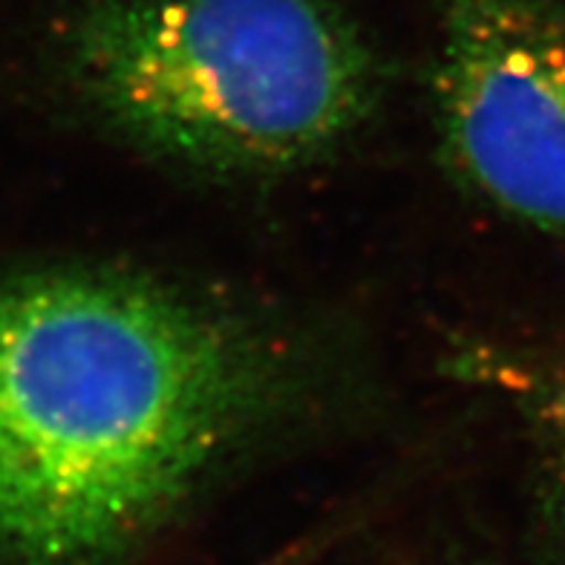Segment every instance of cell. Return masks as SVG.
Masks as SVG:
<instances>
[{"label": "cell", "instance_id": "cell-1", "mask_svg": "<svg viewBox=\"0 0 565 565\" xmlns=\"http://www.w3.org/2000/svg\"><path fill=\"white\" fill-rule=\"evenodd\" d=\"M309 390L280 329L116 268L0 277V557L116 565Z\"/></svg>", "mask_w": 565, "mask_h": 565}, {"label": "cell", "instance_id": "cell-2", "mask_svg": "<svg viewBox=\"0 0 565 565\" xmlns=\"http://www.w3.org/2000/svg\"><path fill=\"white\" fill-rule=\"evenodd\" d=\"M64 70L121 139L216 177L315 164L384 96L379 53L332 0H89Z\"/></svg>", "mask_w": 565, "mask_h": 565}, {"label": "cell", "instance_id": "cell-3", "mask_svg": "<svg viewBox=\"0 0 565 565\" xmlns=\"http://www.w3.org/2000/svg\"><path fill=\"white\" fill-rule=\"evenodd\" d=\"M436 136L450 177L565 239V3L439 0Z\"/></svg>", "mask_w": 565, "mask_h": 565}, {"label": "cell", "instance_id": "cell-4", "mask_svg": "<svg viewBox=\"0 0 565 565\" xmlns=\"http://www.w3.org/2000/svg\"><path fill=\"white\" fill-rule=\"evenodd\" d=\"M551 436H554V502L559 513V531L565 543V379L551 398Z\"/></svg>", "mask_w": 565, "mask_h": 565}]
</instances>
